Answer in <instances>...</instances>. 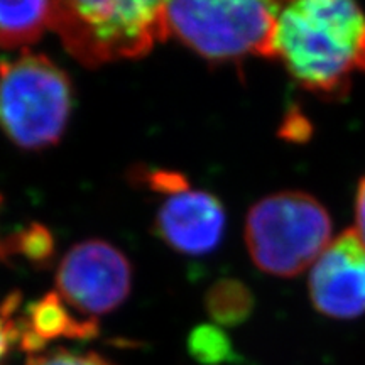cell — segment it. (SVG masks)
I'll list each match as a JSON object with an SVG mask.
<instances>
[{"mask_svg":"<svg viewBox=\"0 0 365 365\" xmlns=\"http://www.w3.org/2000/svg\"><path fill=\"white\" fill-rule=\"evenodd\" d=\"M132 266L120 249L105 240L80 242L68 250L56 271V293L68 308L97 319L129 298Z\"/></svg>","mask_w":365,"mask_h":365,"instance_id":"obj_6","label":"cell"},{"mask_svg":"<svg viewBox=\"0 0 365 365\" xmlns=\"http://www.w3.org/2000/svg\"><path fill=\"white\" fill-rule=\"evenodd\" d=\"M190 352L202 362L218 364L228 359L230 344L225 333L217 327H200L190 336Z\"/></svg>","mask_w":365,"mask_h":365,"instance_id":"obj_12","label":"cell"},{"mask_svg":"<svg viewBox=\"0 0 365 365\" xmlns=\"http://www.w3.org/2000/svg\"><path fill=\"white\" fill-rule=\"evenodd\" d=\"M281 4L255 0H181L166 4L170 36L213 63L272 58Z\"/></svg>","mask_w":365,"mask_h":365,"instance_id":"obj_5","label":"cell"},{"mask_svg":"<svg viewBox=\"0 0 365 365\" xmlns=\"http://www.w3.org/2000/svg\"><path fill=\"white\" fill-rule=\"evenodd\" d=\"M154 230L176 252L210 254L218 247L225 232V210L217 196L186 186L164 195Z\"/></svg>","mask_w":365,"mask_h":365,"instance_id":"obj_8","label":"cell"},{"mask_svg":"<svg viewBox=\"0 0 365 365\" xmlns=\"http://www.w3.org/2000/svg\"><path fill=\"white\" fill-rule=\"evenodd\" d=\"M309 298L314 309L335 319L365 313V245L354 228L335 237L309 267Z\"/></svg>","mask_w":365,"mask_h":365,"instance_id":"obj_7","label":"cell"},{"mask_svg":"<svg viewBox=\"0 0 365 365\" xmlns=\"http://www.w3.org/2000/svg\"><path fill=\"white\" fill-rule=\"evenodd\" d=\"M14 247L21 250L22 254L27 255L33 261H44L51 254L53 244H51V235L41 227H33L29 230L24 232L17 237Z\"/></svg>","mask_w":365,"mask_h":365,"instance_id":"obj_14","label":"cell"},{"mask_svg":"<svg viewBox=\"0 0 365 365\" xmlns=\"http://www.w3.org/2000/svg\"><path fill=\"white\" fill-rule=\"evenodd\" d=\"M70 76L48 56L22 53L0 63V129L17 148L54 145L71 113Z\"/></svg>","mask_w":365,"mask_h":365,"instance_id":"obj_4","label":"cell"},{"mask_svg":"<svg viewBox=\"0 0 365 365\" xmlns=\"http://www.w3.org/2000/svg\"><path fill=\"white\" fill-rule=\"evenodd\" d=\"M205 304L217 325H239L252 312L254 299L247 286L225 279L210 287Z\"/></svg>","mask_w":365,"mask_h":365,"instance_id":"obj_11","label":"cell"},{"mask_svg":"<svg viewBox=\"0 0 365 365\" xmlns=\"http://www.w3.org/2000/svg\"><path fill=\"white\" fill-rule=\"evenodd\" d=\"M355 227L354 232L357 234L360 242L365 245V176L360 180L357 186V193H355Z\"/></svg>","mask_w":365,"mask_h":365,"instance_id":"obj_16","label":"cell"},{"mask_svg":"<svg viewBox=\"0 0 365 365\" xmlns=\"http://www.w3.org/2000/svg\"><path fill=\"white\" fill-rule=\"evenodd\" d=\"M17 307H19V298H7L0 304V365L6 359L12 341L17 340V318L14 317L17 312Z\"/></svg>","mask_w":365,"mask_h":365,"instance_id":"obj_15","label":"cell"},{"mask_svg":"<svg viewBox=\"0 0 365 365\" xmlns=\"http://www.w3.org/2000/svg\"><path fill=\"white\" fill-rule=\"evenodd\" d=\"M26 365H112L107 359L95 352H73L68 349L44 350L29 355Z\"/></svg>","mask_w":365,"mask_h":365,"instance_id":"obj_13","label":"cell"},{"mask_svg":"<svg viewBox=\"0 0 365 365\" xmlns=\"http://www.w3.org/2000/svg\"><path fill=\"white\" fill-rule=\"evenodd\" d=\"M327 208L304 191L264 196L245 218L244 239L262 272L293 277L314 264L333 240Z\"/></svg>","mask_w":365,"mask_h":365,"instance_id":"obj_3","label":"cell"},{"mask_svg":"<svg viewBox=\"0 0 365 365\" xmlns=\"http://www.w3.org/2000/svg\"><path fill=\"white\" fill-rule=\"evenodd\" d=\"M53 26V2H0V48L29 46Z\"/></svg>","mask_w":365,"mask_h":365,"instance_id":"obj_10","label":"cell"},{"mask_svg":"<svg viewBox=\"0 0 365 365\" xmlns=\"http://www.w3.org/2000/svg\"><path fill=\"white\" fill-rule=\"evenodd\" d=\"M51 29L86 68L143 58L170 38L166 4L150 0L53 2Z\"/></svg>","mask_w":365,"mask_h":365,"instance_id":"obj_2","label":"cell"},{"mask_svg":"<svg viewBox=\"0 0 365 365\" xmlns=\"http://www.w3.org/2000/svg\"><path fill=\"white\" fill-rule=\"evenodd\" d=\"M16 331L21 349L34 355L44 352L46 345L58 339H95L98 322L76 317L56 293H48L31 303L26 313L17 318Z\"/></svg>","mask_w":365,"mask_h":365,"instance_id":"obj_9","label":"cell"},{"mask_svg":"<svg viewBox=\"0 0 365 365\" xmlns=\"http://www.w3.org/2000/svg\"><path fill=\"white\" fill-rule=\"evenodd\" d=\"M296 83L323 97H339L365 73V12L349 0H299L281 6L272 39Z\"/></svg>","mask_w":365,"mask_h":365,"instance_id":"obj_1","label":"cell"}]
</instances>
